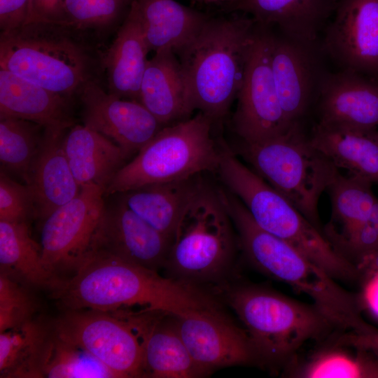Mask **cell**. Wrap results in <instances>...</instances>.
<instances>
[{
  "label": "cell",
  "instance_id": "cell-1",
  "mask_svg": "<svg viewBox=\"0 0 378 378\" xmlns=\"http://www.w3.org/2000/svg\"><path fill=\"white\" fill-rule=\"evenodd\" d=\"M53 297L66 309H94L132 314L163 312L183 315L220 309L209 290L159 274L101 251H94L79 269L63 280Z\"/></svg>",
  "mask_w": 378,
  "mask_h": 378
},
{
  "label": "cell",
  "instance_id": "cell-2",
  "mask_svg": "<svg viewBox=\"0 0 378 378\" xmlns=\"http://www.w3.org/2000/svg\"><path fill=\"white\" fill-rule=\"evenodd\" d=\"M248 262L265 275L307 295L341 330L368 333L377 328L362 316V300L338 284L321 267L293 246L260 228L241 201L227 190L219 192Z\"/></svg>",
  "mask_w": 378,
  "mask_h": 378
},
{
  "label": "cell",
  "instance_id": "cell-3",
  "mask_svg": "<svg viewBox=\"0 0 378 378\" xmlns=\"http://www.w3.org/2000/svg\"><path fill=\"white\" fill-rule=\"evenodd\" d=\"M211 291L222 297L244 326L262 368L272 371L289 368L304 343L321 339L335 328L314 304L234 276Z\"/></svg>",
  "mask_w": 378,
  "mask_h": 378
},
{
  "label": "cell",
  "instance_id": "cell-4",
  "mask_svg": "<svg viewBox=\"0 0 378 378\" xmlns=\"http://www.w3.org/2000/svg\"><path fill=\"white\" fill-rule=\"evenodd\" d=\"M255 22L244 16L209 17L177 53L193 111L223 118L241 85Z\"/></svg>",
  "mask_w": 378,
  "mask_h": 378
},
{
  "label": "cell",
  "instance_id": "cell-5",
  "mask_svg": "<svg viewBox=\"0 0 378 378\" xmlns=\"http://www.w3.org/2000/svg\"><path fill=\"white\" fill-rule=\"evenodd\" d=\"M216 172L226 189L241 201L260 228L293 246L336 280L358 279L356 265L341 255L284 196L244 165L226 144L220 146Z\"/></svg>",
  "mask_w": 378,
  "mask_h": 378
},
{
  "label": "cell",
  "instance_id": "cell-6",
  "mask_svg": "<svg viewBox=\"0 0 378 378\" xmlns=\"http://www.w3.org/2000/svg\"><path fill=\"white\" fill-rule=\"evenodd\" d=\"M233 227L218 190L204 185L176 227L166 276L210 290L230 280L239 247Z\"/></svg>",
  "mask_w": 378,
  "mask_h": 378
},
{
  "label": "cell",
  "instance_id": "cell-7",
  "mask_svg": "<svg viewBox=\"0 0 378 378\" xmlns=\"http://www.w3.org/2000/svg\"><path fill=\"white\" fill-rule=\"evenodd\" d=\"M238 150L257 174L323 232L319 200L340 171L312 145L302 122L274 138L242 142Z\"/></svg>",
  "mask_w": 378,
  "mask_h": 378
},
{
  "label": "cell",
  "instance_id": "cell-8",
  "mask_svg": "<svg viewBox=\"0 0 378 378\" xmlns=\"http://www.w3.org/2000/svg\"><path fill=\"white\" fill-rule=\"evenodd\" d=\"M71 29L38 22L1 31L0 68L70 99L92 80V64Z\"/></svg>",
  "mask_w": 378,
  "mask_h": 378
},
{
  "label": "cell",
  "instance_id": "cell-9",
  "mask_svg": "<svg viewBox=\"0 0 378 378\" xmlns=\"http://www.w3.org/2000/svg\"><path fill=\"white\" fill-rule=\"evenodd\" d=\"M213 121L200 112L162 127L116 172L105 195L216 171L220 147L211 136Z\"/></svg>",
  "mask_w": 378,
  "mask_h": 378
},
{
  "label": "cell",
  "instance_id": "cell-10",
  "mask_svg": "<svg viewBox=\"0 0 378 378\" xmlns=\"http://www.w3.org/2000/svg\"><path fill=\"white\" fill-rule=\"evenodd\" d=\"M53 333L90 354L116 377H142L141 319L94 309H66Z\"/></svg>",
  "mask_w": 378,
  "mask_h": 378
},
{
  "label": "cell",
  "instance_id": "cell-11",
  "mask_svg": "<svg viewBox=\"0 0 378 378\" xmlns=\"http://www.w3.org/2000/svg\"><path fill=\"white\" fill-rule=\"evenodd\" d=\"M104 190L94 184L44 219L41 232L46 267L61 280L72 276L93 251L95 234L106 204ZM70 277V276H69Z\"/></svg>",
  "mask_w": 378,
  "mask_h": 378
},
{
  "label": "cell",
  "instance_id": "cell-12",
  "mask_svg": "<svg viewBox=\"0 0 378 378\" xmlns=\"http://www.w3.org/2000/svg\"><path fill=\"white\" fill-rule=\"evenodd\" d=\"M272 27L255 22L232 124L244 143L267 140L286 132L284 118L272 75L270 41Z\"/></svg>",
  "mask_w": 378,
  "mask_h": 378
},
{
  "label": "cell",
  "instance_id": "cell-13",
  "mask_svg": "<svg viewBox=\"0 0 378 378\" xmlns=\"http://www.w3.org/2000/svg\"><path fill=\"white\" fill-rule=\"evenodd\" d=\"M177 330L194 360L209 375L219 368L236 365L262 367L244 329L220 309L174 315Z\"/></svg>",
  "mask_w": 378,
  "mask_h": 378
},
{
  "label": "cell",
  "instance_id": "cell-14",
  "mask_svg": "<svg viewBox=\"0 0 378 378\" xmlns=\"http://www.w3.org/2000/svg\"><path fill=\"white\" fill-rule=\"evenodd\" d=\"M270 62L279 101L289 127L302 122L315 103L321 78V44H307L271 29Z\"/></svg>",
  "mask_w": 378,
  "mask_h": 378
},
{
  "label": "cell",
  "instance_id": "cell-15",
  "mask_svg": "<svg viewBox=\"0 0 378 378\" xmlns=\"http://www.w3.org/2000/svg\"><path fill=\"white\" fill-rule=\"evenodd\" d=\"M321 48L342 69L378 74V0H337Z\"/></svg>",
  "mask_w": 378,
  "mask_h": 378
},
{
  "label": "cell",
  "instance_id": "cell-16",
  "mask_svg": "<svg viewBox=\"0 0 378 378\" xmlns=\"http://www.w3.org/2000/svg\"><path fill=\"white\" fill-rule=\"evenodd\" d=\"M80 92L83 125L115 142L127 157L164 127L139 101L107 93L92 80Z\"/></svg>",
  "mask_w": 378,
  "mask_h": 378
},
{
  "label": "cell",
  "instance_id": "cell-17",
  "mask_svg": "<svg viewBox=\"0 0 378 378\" xmlns=\"http://www.w3.org/2000/svg\"><path fill=\"white\" fill-rule=\"evenodd\" d=\"M172 239L130 209L120 200L106 206L99 223L93 251L158 271L163 269Z\"/></svg>",
  "mask_w": 378,
  "mask_h": 378
},
{
  "label": "cell",
  "instance_id": "cell-18",
  "mask_svg": "<svg viewBox=\"0 0 378 378\" xmlns=\"http://www.w3.org/2000/svg\"><path fill=\"white\" fill-rule=\"evenodd\" d=\"M315 103L317 123L362 130L378 127V83L360 73L326 71Z\"/></svg>",
  "mask_w": 378,
  "mask_h": 378
},
{
  "label": "cell",
  "instance_id": "cell-19",
  "mask_svg": "<svg viewBox=\"0 0 378 378\" xmlns=\"http://www.w3.org/2000/svg\"><path fill=\"white\" fill-rule=\"evenodd\" d=\"M66 130L45 128L39 150L26 183L32 195L35 217L42 221L74 199L80 190L64 150Z\"/></svg>",
  "mask_w": 378,
  "mask_h": 378
},
{
  "label": "cell",
  "instance_id": "cell-20",
  "mask_svg": "<svg viewBox=\"0 0 378 378\" xmlns=\"http://www.w3.org/2000/svg\"><path fill=\"white\" fill-rule=\"evenodd\" d=\"M336 4L337 0H238L225 4L224 10L249 14L255 22L276 26L289 38L317 44Z\"/></svg>",
  "mask_w": 378,
  "mask_h": 378
},
{
  "label": "cell",
  "instance_id": "cell-21",
  "mask_svg": "<svg viewBox=\"0 0 378 378\" xmlns=\"http://www.w3.org/2000/svg\"><path fill=\"white\" fill-rule=\"evenodd\" d=\"M142 377L199 378L209 375L194 360L175 324L174 314L150 313L141 326Z\"/></svg>",
  "mask_w": 378,
  "mask_h": 378
},
{
  "label": "cell",
  "instance_id": "cell-22",
  "mask_svg": "<svg viewBox=\"0 0 378 378\" xmlns=\"http://www.w3.org/2000/svg\"><path fill=\"white\" fill-rule=\"evenodd\" d=\"M139 101L163 126L188 118L192 113L186 78L173 50L155 52L148 60Z\"/></svg>",
  "mask_w": 378,
  "mask_h": 378
},
{
  "label": "cell",
  "instance_id": "cell-23",
  "mask_svg": "<svg viewBox=\"0 0 378 378\" xmlns=\"http://www.w3.org/2000/svg\"><path fill=\"white\" fill-rule=\"evenodd\" d=\"M150 51L133 0L104 59L110 93L139 101Z\"/></svg>",
  "mask_w": 378,
  "mask_h": 378
},
{
  "label": "cell",
  "instance_id": "cell-24",
  "mask_svg": "<svg viewBox=\"0 0 378 378\" xmlns=\"http://www.w3.org/2000/svg\"><path fill=\"white\" fill-rule=\"evenodd\" d=\"M15 118L46 127L68 129L69 99L0 68V119Z\"/></svg>",
  "mask_w": 378,
  "mask_h": 378
},
{
  "label": "cell",
  "instance_id": "cell-25",
  "mask_svg": "<svg viewBox=\"0 0 378 378\" xmlns=\"http://www.w3.org/2000/svg\"><path fill=\"white\" fill-rule=\"evenodd\" d=\"M200 174L127 191L120 199L130 209L172 239L186 208L205 185Z\"/></svg>",
  "mask_w": 378,
  "mask_h": 378
},
{
  "label": "cell",
  "instance_id": "cell-26",
  "mask_svg": "<svg viewBox=\"0 0 378 378\" xmlns=\"http://www.w3.org/2000/svg\"><path fill=\"white\" fill-rule=\"evenodd\" d=\"M312 145L338 169L378 184V131L316 122L309 133Z\"/></svg>",
  "mask_w": 378,
  "mask_h": 378
},
{
  "label": "cell",
  "instance_id": "cell-27",
  "mask_svg": "<svg viewBox=\"0 0 378 378\" xmlns=\"http://www.w3.org/2000/svg\"><path fill=\"white\" fill-rule=\"evenodd\" d=\"M64 150L80 186L94 184L105 190L127 155L115 142L83 125L65 134Z\"/></svg>",
  "mask_w": 378,
  "mask_h": 378
},
{
  "label": "cell",
  "instance_id": "cell-28",
  "mask_svg": "<svg viewBox=\"0 0 378 378\" xmlns=\"http://www.w3.org/2000/svg\"><path fill=\"white\" fill-rule=\"evenodd\" d=\"M150 51L177 53L201 29L209 15L175 0H134Z\"/></svg>",
  "mask_w": 378,
  "mask_h": 378
},
{
  "label": "cell",
  "instance_id": "cell-29",
  "mask_svg": "<svg viewBox=\"0 0 378 378\" xmlns=\"http://www.w3.org/2000/svg\"><path fill=\"white\" fill-rule=\"evenodd\" d=\"M0 272L35 288L55 290L63 281L46 267L28 223L0 220Z\"/></svg>",
  "mask_w": 378,
  "mask_h": 378
},
{
  "label": "cell",
  "instance_id": "cell-30",
  "mask_svg": "<svg viewBox=\"0 0 378 378\" xmlns=\"http://www.w3.org/2000/svg\"><path fill=\"white\" fill-rule=\"evenodd\" d=\"M372 185L363 178L339 172L328 186L331 217L323 233L332 246L370 217L378 200Z\"/></svg>",
  "mask_w": 378,
  "mask_h": 378
},
{
  "label": "cell",
  "instance_id": "cell-31",
  "mask_svg": "<svg viewBox=\"0 0 378 378\" xmlns=\"http://www.w3.org/2000/svg\"><path fill=\"white\" fill-rule=\"evenodd\" d=\"M51 334L31 319L0 332V377H41V368Z\"/></svg>",
  "mask_w": 378,
  "mask_h": 378
},
{
  "label": "cell",
  "instance_id": "cell-32",
  "mask_svg": "<svg viewBox=\"0 0 378 378\" xmlns=\"http://www.w3.org/2000/svg\"><path fill=\"white\" fill-rule=\"evenodd\" d=\"M302 363H293L290 377L302 378H378V357L373 353L335 343L323 346Z\"/></svg>",
  "mask_w": 378,
  "mask_h": 378
},
{
  "label": "cell",
  "instance_id": "cell-33",
  "mask_svg": "<svg viewBox=\"0 0 378 378\" xmlns=\"http://www.w3.org/2000/svg\"><path fill=\"white\" fill-rule=\"evenodd\" d=\"M45 127L34 122L0 119V162L2 167L22 176L26 183L39 150Z\"/></svg>",
  "mask_w": 378,
  "mask_h": 378
},
{
  "label": "cell",
  "instance_id": "cell-34",
  "mask_svg": "<svg viewBox=\"0 0 378 378\" xmlns=\"http://www.w3.org/2000/svg\"><path fill=\"white\" fill-rule=\"evenodd\" d=\"M41 377L116 378V376L92 355L52 332L42 364Z\"/></svg>",
  "mask_w": 378,
  "mask_h": 378
},
{
  "label": "cell",
  "instance_id": "cell-35",
  "mask_svg": "<svg viewBox=\"0 0 378 378\" xmlns=\"http://www.w3.org/2000/svg\"><path fill=\"white\" fill-rule=\"evenodd\" d=\"M125 0H61L50 22L71 29L106 25L114 21Z\"/></svg>",
  "mask_w": 378,
  "mask_h": 378
},
{
  "label": "cell",
  "instance_id": "cell-36",
  "mask_svg": "<svg viewBox=\"0 0 378 378\" xmlns=\"http://www.w3.org/2000/svg\"><path fill=\"white\" fill-rule=\"evenodd\" d=\"M36 303L27 285L0 272V332L31 319Z\"/></svg>",
  "mask_w": 378,
  "mask_h": 378
},
{
  "label": "cell",
  "instance_id": "cell-37",
  "mask_svg": "<svg viewBox=\"0 0 378 378\" xmlns=\"http://www.w3.org/2000/svg\"><path fill=\"white\" fill-rule=\"evenodd\" d=\"M35 217L34 200L29 186L0 173V220L28 223Z\"/></svg>",
  "mask_w": 378,
  "mask_h": 378
},
{
  "label": "cell",
  "instance_id": "cell-38",
  "mask_svg": "<svg viewBox=\"0 0 378 378\" xmlns=\"http://www.w3.org/2000/svg\"><path fill=\"white\" fill-rule=\"evenodd\" d=\"M333 248L355 265L362 258L378 251V200L369 219Z\"/></svg>",
  "mask_w": 378,
  "mask_h": 378
},
{
  "label": "cell",
  "instance_id": "cell-39",
  "mask_svg": "<svg viewBox=\"0 0 378 378\" xmlns=\"http://www.w3.org/2000/svg\"><path fill=\"white\" fill-rule=\"evenodd\" d=\"M31 0H0L1 31H9L27 23Z\"/></svg>",
  "mask_w": 378,
  "mask_h": 378
},
{
  "label": "cell",
  "instance_id": "cell-40",
  "mask_svg": "<svg viewBox=\"0 0 378 378\" xmlns=\"http://www.w3.org/2000/svg\"><path fill=\"white\" fill-rule=\"evenodd\" d=\"M332 342L369 351L378 357V329L368 333L345 331L335 335Z\"/></svg>",
  "mask_w": 378,
  "mask_h": 378
},
{
  "label": "cell",
  "instance_id": "cell-41",
  "mask_svg": "<svg viewBox=\"0 0 378 378\" xmlns=\"http://www.w3.org/2000/svg\"><path fill=\"white\" fill-rule=\"evenodd\" d=\"M60 1L31 0L27 23L50 22Z\"/></svg>",
  "mask_w": 378,
  "mask_h": 378
},
{
  "label": "cell",
  "instance_id": "cell-42",
  "mask_svg": "<svg viewBox=\"0 0 378 378\" xmlns=\"http://www.w3.org/2000/svg\"><path fill=\"white\" fill-rule=\"evenodd\" d=\"M359 279L366 280L378 274V251L362 258L356 263Z\"/></svg>",
  "mask_w": 378,
  "mask_h": 378
},
{
  "label": "cell",
  "instance_id": "cell-43",
  "mask_svg": "<svg viewBox=\"0 0 378 378\" xmlns=\"http://www.w3.org/2000/svg\"><path fill=\"white\" fill-rule=\"evenodd\" d=\"M197 1H204V2H208V3L225 2V4H227V3L234 2V1H237L238 0H197Z\"/></svg>",
  "mask_w": 378,
  "mask_h": 378
},
{
  "label": "cell",
  "instance_id": "cell-44",
  "mask_svg": "<svg viewBox=\"0 0 378 378\" xmlns=\"http://www.w3.org/2000/svg\"><path fill=\"white\" fill-rule=\"evenodd\" d=\"M125 1L130 3V4H131L133 0H125Z\"/></svg>",
  "mask_w": 378,
  "mask_h": 378
}]
</instances>
